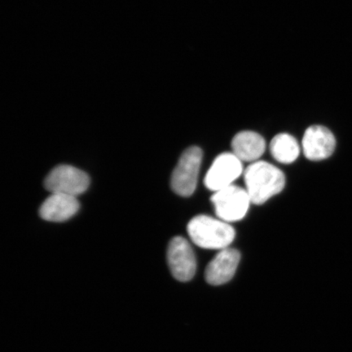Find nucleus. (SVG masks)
Wrapping results in <instances>:
<instances>
[{"label":"nucleus","mask_w":352,"mask_h":352,"mask_svg":"<svg viewBox=\"0 0 352 352\" xmlns=\"http://www.w3.org/2000/svg\"><path fill=\"white\" fill-rule=\"evenodd\" d=\"M89 176L72 166L55 167L44 180V187L52 193L77 197L89 187Z\"/></svg>","instance_id":"obj_5"},{"label":"nucleus","mask_w":352,"mask_h":352,"mask_svg":"<svg viewBox=\"0 0 352 352\" xmlns=\"http://www.w3.org/2000/svg\"><path fill=\"white\" fill-rule=\"evenodd\" d=\"M270 152L277 162L289 164L297 160L300 148L294 136L287 133H280L272 140Z\"/></svg>","instance_id":"obj_12"},{"label":"nucleus","mask_w":352,"mask_h":352,"mask_svg":"<svg viewBox=\"0 0 352 352\" xmlns=\"http://www.w3.org/2000/svg\"><path fill=\"white\" fill-rule=\"evenodd\" d=\"M240 259L239 250L232 248L222 250L206 268V283L211 285L228 283L234 276Z\"/></svg>","instance_id":"obj_9"},{"label":"nucleus","mask_w":352,"mask_h":352,"mask_svg":"<svg viewBox=\"0 0 352 352\" xmlns=\"http://www.w3.org/2000/svg\"><path fill=\"white\" fill-rule=\"evenodd\" d=\"M336 140L327 127L314 125L308 127L302 138L303 153L311 161H322L332 155Z\"/></svg>","instance_id":"obj_8"},{"label":"nucleus","mask_w":352,"mask_h":352,"mask_svg":"<svg viewBox=\"0 0 352 352\" xmlns=\"http://www.w3.org/2000/svg\"><path fill=\"white\" fill-rule=\"evenodd\" d=\"M79 210L76 197L52 193L39 209L41 217L51 222H63L74 217Z\"/></svg>","instance_id":"obj_10"},{"label":"nucleus","mask_w":352,"mask_h":352,"mask_svg":"<svg viewBox=\"0 0 352 352\" xmlns=\"http://www.w3.org/2000/svg\"><path fill=\"white\" fill-rule=\"evenodd\" d=\"M201 160L199 147L192 146L183 153L170 179L171 188L176 195L190 197L195 192Z\"/></svg>","instance_id":"obj_3"},{"label":"nucleus","mask_w":352,"mask_h":352,"mask_svg":"<svg viewBox=\"0 0 352 352\" xmlns=\"http://www.w3.org/2000/svg\"><path fill=\"white\" fill-rule=\"evenodd\" d=\"M167 262L171 274L176 280L186 283L195 275L197 261L188 241L182 236H175L167 249Z\"/></svg>","instance_id":"obj_6"},{"label":"nucleus","mask_w":352,"mask_h":352,"mask_svg":"<svg viewBox=\"0 0 352 352\" xmlns=\"http://www.w3.org/2000/svg\"><path fill=\"white\" fill-rule=\"evenodd\" d=\"M187 230L193 243L201 248L223 250L235 239V230L223 220L200 214L190 220Z\"/></svg>","instance_id":"obj_2"},{"label":"nucleus","mask_w":352,"mask_h":352,"mask_svg":"<svg viewBox=\"0 0 352 352\" xmlns=\"http://www.w3.org/2000/svg\"><path fill=\"white\" fill-rule=\"evenodd\" d=\"M246 191L255 205H262L283 190L285 175L279 168L266 162L250 164L244 173Z\"/></svg>","instance_id":"obj_1"},{"label":"nucleus","mask_w":352,"mask_h":352,"mask_svg":"<svg viewBox=\"0 0 352 352\" xmlns=\"http://www.w3.org/2000/svg\"><path fill=\"white\" fill-rule=\"evenodd\" d=\"M217 217L224 222L239 221L248 213L250 201L246 189L232 186L215 192L210 197Z\"/></svg>","instance_id":"obj_4"},{"label":"nucleus","mask_w":352,"mask_h":352,"mask_svg":"<svg viewBox=\"0 0 352 352\" xmlns=\"http://www.w3.org/2000/svg\"><path fill=\"white\" fill-rule=\"evenodd\" d=\"M242 164L231 153L220 154L213 162L205 176L204 184L211 191L217 192L231 186L242 173Z\"/></svg>","instance_id":"obj_7"},{"label":"nucleus","mask_w":352,"mask_h":352,"mask_svg":"<svg viewBox=\"0 0 352 352\" xmlns=\"http://www.w3.org/2000/svg\"><path fill=\"white\" fill-rule=\"evenodd\" d=\"M233 154L241 162H254L266 149L265 140L256 132L245 131L237 133L232 140Z\"/></svg>","instance_id":"obj_11"}]
</instances>
